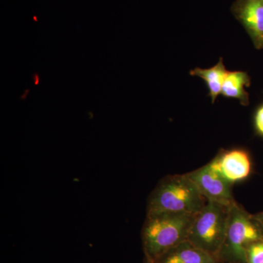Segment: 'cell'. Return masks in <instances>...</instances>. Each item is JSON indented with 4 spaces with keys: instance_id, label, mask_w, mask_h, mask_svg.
Returning <instances> with one entry per match:
<instances>
[{
    "instance_id": "1",
    "label": "cell",
    "mask_w": 263,
    "mask_h": 263,
    "mask_svg": "<svg viewBox=\"0 0 263 263\" xmlns=\"http://www.w3.org/2000/svg\"><path fill=\"white\" fill-rule=\"evenodd\" d=\"M195 214H147L142 230L145 260L155 262L170 249L187 240Z\"/></svg>"
},
{
    "instance_id": "2",
    "label": "cell",
    "mask_w": 263,
    "mask_h": 263,
    "mask_svg": "<svg viewBox=\"0 0 263 263\" xmlns=\"http://www.w3.org/2000/svg\"><path fill=\"white\" fill-rule=\"evenodd\" d=\"M206 202L187 174L169 176L160 181L151 195L147 214H196Z\"/></svg>"
},
{
    "instance_id": "3",
    "label": "cell",
    "mask_w": 263,
    "mask_h": 263,
    "mask_svg": "<svg viewBox=\"0 0 263 263\" xmlns=\"http://www.w3.org/2000/svg\"><path fill=\"white\" fill-rule=\"evenodd\" d=\"M263 240V228L237 202L229 207L226 239L217 259L219 263H247V251Z\"/></svg>"
},
{
    "instance_id": "4",
    "label": "cell",
    "mask_w": 263,
    "mask_h": 263,
    "mask_svg": "<svg viewBox=\"0 0 263 263\" xmlns=\"http://www.w3.org/2000/svg\"><path fill=\"white\" fill-rule=\"evenodd\" d=\"M228 217L229 207L207 201L201 210L195 214L187 240L217 259L226 239Z\"/></svg>"
},
{
    "instance_id": "5",
    "label": "cell",
    "mask_w": 263,
    "mask_h": 263,
    "mask_svg": "<svg viewBox=\"0 0 263 263\" xmlns=\"http://www.w3.org/2000/svg\"><path fill=\"white\" fill-rule=\"evenodd\" d=\"M207 201H213L230 207L234 204L233 183L224 179L210 163L187 174Z\"/></svg>"
},
{
    "instance_id": "6",
    "label": "cell",
    "mask_w": 263,
    "mask_h": 263,
    "mask_svg": "<svg viewBox=\"0 0 263 263\" xmlns=\"http://www.w3.org/2000/svg\"><path fill=\"white\" fill-rule=\"evenodd\" d=\"M232 12L248 32L255 47L263 48V0H236Z\"/></svg>"
},
{
    "instance_id": "7",
    "label": "cell",
    "mask_w": 263,
    "mask_h": 263,
    "mask_svg": "<svg viewBox=\"0 0 263 263\" xmlns=\"http://www.w3.org/2000/svg\"><path fill=\"white\" fill-rule=\"evenodd\" d=\"M210 164L233 184L246 179L250 174V160L247 152L242 150H232L221 153Z\"/></svg>"
},
{
    "instance_id": "8",
    "label": "cell",
    "mask_w": 263,
    "mask_h": 263,
    "mask_svg": "<svg viewBox=\"0 0 263 263\" xmlns=\"http://www.w3.org/2000/svg\"><path fill=\"white\" fill-rule=\"evenodd\" d=\"M154 263H219L212 254L197 248L188 240L181 242Z\"/></svg>"
},
{
    "instance_id": "9",
    "label": "cell",
    "mask_w": 263,
    "mask_h": 263,
    "mask_svg": "<svg viewBox=\"0 0 263 263\" xmlns=\"http://www.w3.org/2000/svg\"><path fill=\"white\" fill-rule=\"evenodd\" d=\"M250 86V78L248 74L242 71L229 72L227 74L221 94L230 98L237 99L243 105L249 104V94L245 90Z\"/></svg>"
},
{
    "instance_id": "10",
    "label": "cell",
    "mask_w": 263,
    "mask_h": 263,
    "mask_svg": "<svg viewBox=\"0 0 263 263\" xmlns=\"http://www.w3.org/2000/svg\"><path fill=\"white\" fill-rule=\"evenodd\" d=\"M228 72L221 58L217 65L211 68L201 69L197 67L190 71L192 76L201 78L205 81L209 89V96L212 98V103H214L218 95L221 94L223 82Z\"/></svg>"
},
{
    "instance_id": "11",
    "label": "cell",
    "mask_w": 263,
    "mask_h": 263,
    "mask_svg": "<svg viewBox=\"0 0 263 263\" xmlns=\"http://www.w3.org/2000/svg\"><path fill=\"white\" fill-rule=\"evenodd\" d=\"M247 263H263V240L249 246L247 251Z\"/></svg>"
},
{
    "instance_id": "12",
    "label": "cell",
    "mask_w": 263,
    "mask_h": 263,
    "mask_svg": "<svg viewBox=\"0 0 263 263\" xmlns=\"http://www.w3.org/2000/svg\"><path fill=\"white\" fill-rule=\"evenodd\" d=\"M255 124L257 131L263 136V105L258 109L256 114Z\"/></svg>"
},
{
    "instance_id": "13",
    "label": "cell",
    "mask_w": 263,
    "mask_h": 263,
    "mask_svg": "<svg viewBox=\"0 0 263 263\" xmlns=\"http://www.w3.org/2000/svg\"><path fill=\"white\" fill-rule=\"evenodd\" d=\"M253 217L256 220L258 221L263 228V213H260V214H257V215L253 216Z\"/></svg>"
},
{
    "instance_id": "14",
    "label": "cell",
    "mask_w": 263,
    "mask_h": 263,
    "mask_svg": "<svg viewBox=\"0 0 263 263\" xmlns=\"http://www.w3.org/2000/svg\"><path fill=\"white\" fill-rule=\"evenodd\" d=\"M145 263H154V262H149V261L145 260Z\"/></svg>"
}]
</instances>
